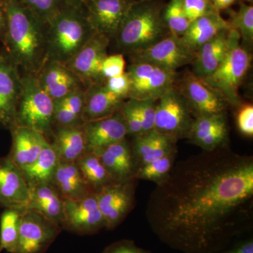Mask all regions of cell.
I'll return each instance as SVG.
<instances>
[{
  "label": "cell",
  "mask_w": 253,
  "mask_h": 253,
  "mask_svg": "<svg viewBox=\"0 0 253 253\" xmlns=\"http://www.w3.org/2000/svg\"><path fill=\"white\" fill-rule=\"evenodd\" d=\"M52 181L63 199H81L91 193V187L76 162L59 161Z\"/></svg>",
  "instance_id": "obj_28"
},
{
  "label": "cell",
  "mask_w": 253,
  "mask_h": 253,
  "mask_svg": "<svg viewBox=\"0 0 253 253\" xmlns=\"http://www.w3.org/2000/svg\"><path fill=\"white\" fill-rule=\"evenodd\" d=\"M76 163L87 184L96 191L103 186L113 182L104 165L94 153H85Z\"/></svg>",
  "instance_id": "obj_31"
},
{
  "label": "cell",
  "mask_w": 253,
  "mask_h": 253,
  "mask_svg": "<svg viewBox=\"0 0 253 253\" xmlns=\"http://www.w3.org/2000/svg\"><path fill=\"white\" fill-rule=\"evenodd\" d=\"M119 111L126 123L128 135L136 136L143 134L140 118L133 99L125 101Z\"/></svg>",
  "instance_id": "obj_38"
},
{
  "label": "cell",
  "mask_w": 253,
  "mask_h": 253,
  "mask_svg": "<svg viewBox=\"0 0 253 253\" xmlns=\"http://www.w3.org/2000/svg\"><path fill=\"white\" fill-rule=\"evenodd\" d=\"M103 253H150L136 246L131 241H121L109 246Z\"/></svg>",
  "instance_id": "obj_45"
},
{
  "label": "cell",
  "mask_w": 253,
  "mask_h": 253,
  "mask_svg": "<svg viewBox=\"0 0 253 253\" xmlns=\"http://www.w3.org/2000/svg\"><path fill=\"white\" fill-rule=\"evenodd\" d=\"M231 28L229 21L221 16L220 12H217L192 21L181 38L195 54L201 46L215 38L221 32Z\"/></svg>",
  "instance_id": "obj_25"
},
{
  "label": "cell",
  "mask_w": 253,
  "mask_h": 253,
  "mask_svg": "<svg viewBox=\"0 0 253 253\" xmlns=\"http://www.w3.org/2000/svg\"><path fill=\"white\" fill-rule=\"evenodd\" d=\"M194 118L185 98L172 86L157 100L154 129L176 143L187 139Z\"/></svg>",
  "instance_id": "obj_7"
},
{
  "label": "cell",
  "mask_w": 253,
  "mask_h": 253,
  "mask_svg": "<svg viewBox=\"0 0 253 253\" xmlns=\"http://www.w3.org/2000/svg\"><path fill=\"white\" fill-rule=\"evenodd\" d=\"M177 151L174 150L166 156L153 162L136 168L134 179L154 181L156 184L165 180L172 170Z\"/></svg>",
  "instance_id": "obj_33"
},
{
  "label": "cell",
  "mask_w": 253,
  "mask_h": 253,
  "mask_svg": "<svg viewBox=\"0 0 253 253\" xmlns=\"http://www.w3.org/2000/svg\"><path fill=\"white\" fill-rule=\"evenodd\" d=\"M126 62L123 54L107 56L101 66V75L104 81L109 78L117 77L126 73Z\"/></svg>",
  "instance_id": "obj_40"
},
{
  "label": "cell",
  "mask_w": 253,
  "mask_h": 253,
  "mask_svg": "<svg viewBox=\"0 0 253 253\" xmlns=\"http://www.w3.org/2000/svg\"><path fill=\"white\" fill-rule=\"evenodd\" d=\"M161 6L154 0H135L115 37L123 52L134 54L169 34Z\"/></svg>",
  "instance_id": "obj_4"
},
{
  "label": "cell",
  "mask_w": 253,
  "mask_h": 253,
  "mask_svg": "<svg viewBox=\"0 0 253 253\" xmlns=\"http://www.w3.org/2000/svg\"><path fill=\"white\" fill-rule=\"evenodd\" d=\"M36 76L42 87L54 102L80 88H86L66 65L57 61H46Z\"/></svg>",
  "instance_id": "obj_19"
},
{
  "label": "cell",
  "mask_w": 253,
  "mask_h": 253,
  "mask_svg": "<svg viewBox=\"0 0 253 253\" xmlns=\"http://www.w3.org/2000/svg\"><path fill=\"white\" fill-rule=\"evenodd\" d=\"M109 38L96 33L85 45L67 63L66 67L74 73L86 88L94 84H101L103 61L108 56Z\"/></svg>",
  "instance_id": "obj_12"
},
{
  "label": "cell",
  "mask_w": 253,
  "mask_h": 253,
  "mask_svg": "<svg viewBox=\"0 0 253 253\" xmlns=\"http://www.w3.org/2000/svg\"><path fill=\"white\" fill-rule=\"evenodd\" d=\"M6 28V18L4 7L0 0V41L2 42L4 41L5 33Z\"/></svg>",
  "instance_id": "obj_47"
},
{
  "label": "cell",
  "mask_w": 253,
  "mask_h": 253,
  "mask_svg": "<svg viewBox=\"0 0 253 253\" xmlns=\"http://www.w3.org/2000/svg\"><path fill=\"white\" fill-rule=\"evenodd\" d=\"M31 201V190L24 174L11 158L0 159V203L6 208L23 211Z\"/></svg>",
  "instance_id": "obj_17"
},
{
  "label": "cell",
  "mask_w": 253,
  "mask_h": 253,
  "mask_svg": "<svg viewBox=\"0 0 253 253\" xmlns=\"http://www.w3.org/2000/svg\"><path fill=\"white\" fill-rule=\"evenodd\" d=\"M91 153L99 156L114 182L135 180L134 176L137 165L126 139Z\"/></svg>",
  "instance_id": "obj_21"
},
{
  "label": "cell",
  "mask_w": 253,
  "mask_h": 253,
  "mask_svg": "<svg viewBox=\"0 0 253 253\" xmlns=\"http://www.w3.org/2000/svg\"><path fill=\"white\" fill-rule=\"evenodd\" d=\"M86 89L85 87L80 88L77 90L68 94L63 99L56 101V103H58L66 109L71 110V111L76 113L82 118L83 108H84Z\"/></svg>",
  "instance_id": "obj_43"
},
{
  "label": "cell",
  "mask_w": 253,
  "mask_h": 253,
  "mask_svg": "<svg viewBox=\"0 0 253 253\" xmlns=\"http://www.w3.org/2000/svg\"><path fill=\"white\" fill-rule=\"evenodd\" d=\"M134 180L111 182L95 192L100 211L104 217L105 227L118 226L132 208L134 201Z\"/></svg>",
  "instance_id": "obj_11"
},
{
  "label": "cell",
  "mask_w": 253,
  "mask_h": 253,
  "mask_svg": "<svg viewBox=\"0 0 253 253\" xmlns=\"http://www.w3.org/2000/svg\"><path fill=\"white\" fill-rule=\"evenodd\" d=\"M21 4L44 25L66 5L63 0H19Z\"/></svg>",
  "instance_id": "obj_36"
},
{
  "label": "cell",
  "mask_w": 253,
  "mask_h": 253,
  "mask_svg": "<svg viewBox=\"0 0 253 253\" xmlns=\"http://www.w3.org/2000/svg\"><path fill=\"white\" fill-rule=\"evenodd\" d=\"M6 18L3 49L21 73L40 71L46 60V25L19 0H1Z\"/></svg>",
  "instance_id": "obj_2"
},
{
  "label": "cell",
  "mask_w": 253,
  "mask_h": 253,
  "mask_svg": "<svg viewBox=\"0 0 253 253\" xmlns=\"http://www.w3.org/2000/svg\"><path fill=\"white\" fill-rule=\"evenodd\" d=\"M96 34L84 8L65 5L46 25V61L66 64Z\"/></svg>",
  "instance_id": "obj_3"
},
{
  "label": "cell",
  "mask_w": 253,
  "mask_h": 253,
  "mask_svg": "<svg viewBox=\"0 0 253 253\" xmlns=\"http://www.w3.org/2000/svg\"><path fill=\"white\" fill-rule=\"evenodd\" d=\"M133 101L140 118L143 134L154 129L157 100L133 99Z\"/></svg>",
  "instance_id": "obj_37"
},
{
  "label": "cell",
  "mask_w": 253,
  "mask_h": 253,
  "mask_svg": "<svg viewBox=\"0 0 253 253\" xmlns=\"http://www.w3.org/2000/svg\"><path fill=\"white\" fill-rule=\"evenodd\" d=\"M135 0H86L84 9L96 33L115 38Z\"/></svg>",
  "instance_id": "obj_14"
},
{
  "label": "cell",
  "mask_w": 253,
  "mask_h": 253,
  "mask_svg": "<svg viewBox=\"0 0 253 253\" xmlns=\"http://www.w3.org/2000/svg\"><path fill=\"white\" fill-rule=\"evenodd\" d=\"M231 42V28L222 31L195 52L193 73L201 79L211 76L225 57Z\"/></svg>",
  "instance_id": "obj_22"
},
{
  "label": "cell",
  "mask_w": 253,
  "mask_h": 253,
  "mask_svg": "<svg viewBox=\"0 0 253 253\" xmlns=\"http://www.w3.org/2000/svg\"><path fill=\"white\" fill-rule=\"evenodd\" d=\"M217 253H253V240L251 238L240 241Z\"/></svg>",
  "instance_id": "obj_46"
},
{
  "label": "cell",
  "mask_w": 253,
  "mask_h": 253,
  "mask_svg": "<svg viewBox=\"0 0 253 253\" xmlns=\"http://www.w3.org/2000/svg\"><path fill=\"white\" fill-rule=\"evenodd\" d=\"M86 152H94L126 139L127 130L120 111L109 117L88 121L83 124Z\"/></svg>",
  "instance_id": "obj_20"
},
{
  "label": "cell",
  "mask_w": 253,
  "mask_h": 253,
  "mask_svg": "<svg viewBox=\"0 0 253 253\" xmlns=\"http://www.w3.org/2000/svg\"><path fill=\"white\" fill-rule=\"evenodd\" d=\"M184 11L191 23L197 18L219 12L211 0H183Z\"/></svg>",
  "instance_id": "obj_39"
},
{
  "label": "cell",
  "mask_w": 253,
  "mask_h": 253,
  "mask_svg": "<svg viewBox=\"0 0 253 253\" xmlns=\"http://www.w3.org/2000/svg\"><path fill=\"white\" fill-rule=\"evenodd\" d=\"M239 33L231 28L230 47L217 69L204 81L221 94L227 104H239V87L251 67V56L239 44Z\"/></svg>",
  "instance_id": "obj_6"
},
{
  "label": "cell",
  "mask_w": 253,
  "mask_h": 253,
  "mask_svg": "<svg viewBox=\"0 0 253 253\" xmlns=\"http://www.w3.org/2000/svg\"><path fill=\"white\" fill-rule=\"evenodd\" d=\"M55 102L42 87L36 74L22 73V92L15 126H26L46 136L52 131Z\"/></svg>",
  "instance_id": "obj_5"
},
{
  "label": "cell",
  "mask_w": 253,
  "mask_h": 253,
  "mask_svg": "<svg viewBox=\"0 0 253 253\" xmlns=\"http://www.w3.org/2000/svg\"><path fill=\"white\" fill-rule=\"evenodd\" d=\"M22 92V73L16 63L0 50V125L15 126L16 110Z\"/></svg>",
  "instance_id": "obj_10"
},
{
  "label": "cell",
  "mask_w": 253,
  "mask_h": 253,
  "mask_svg": "<svg viewBox=\"0 0 253 253\" xmlns=\"http://www.w3.org/2000/svg\"><path fill=\"white\" fill-rule=\"evenodd\" d=\"M146 217L161 241L180 252L230 247L253 226V156L226 146L174 163L151 193Z\"/></svg>",
  "instance_id": "obj_1"
},
{
  "label": "cell",
  "mask_w": 253,
  "mask_h": 253,
  "mask_svg": "<svg viewBox=\"0 0 253 253\" xmlns=\"http://www.w3.org/2000/svg\"><path fill=\"white\" fill-rule=\"evenodd\" d=\"M125 100L108 90L104 83L91 84L85 91L83 123L112 116L119 111Z\"/></svg>",
  "instance_id": "obj_24"
},
{
  "label": "cell",
  "mask_w": 253,
  "mask_h": 253,
  "mask_svg": "<svg viewBox=\"0 0 253 253\" xmlns=\"http://www.w3.org/2000/svg\"><path fill=\"white\" fill-rule=\"evenodd\" d=\"M238 128L244 135H253V106L246 104L240 108L236 117Z\"/></svg>",
  "instance_id": "obj_44"
},
{
  "label": "cell",
  "mask_w": 253,
  "mask_h": 253,
  "mask_svg": "<svg viewBox=\"0 0 253 253\" xmlns=\"http://www.w3.org/2000/svg\"><path fill=\"white\" fill-rule=\"evenodd\" d=\"M51 146L57 154L59 161L75 163L86 153L85 136L83 125L57 126L54 132Z\"/></svg>",
  "instance_id": "obj_27"
},
{
  "label": "cell",
  "mask_w": 253,
  "mask_h": 253,
  "mask_svg": "<svg viewBox=\"0 0 253 253\" xmlns=\"http://www.w3.org/2000/svg\"><path fill=\"white\" fill-rule=\"evenodd\" d=\"M104 84L106 89L113 94L123 99H128L130 89V80L127 73H124L117 77L109 78L104 81Z\"/></svg>",
  "instance_id": "obj_41"
},
{
  "label": "cell",
  "mask_w": 253,
  "mask_h": 253,
  "mask_svg": "<svg viewBox=\"0 0 253 253\" xmlns=\"http://www.w3.org/2000/svg\"><path fill=\"white\" fill-rule=\"evenodd\" d=\"M130 89L128 99L158 100L174 86L175 71L152 63L133 61L128 68Z\"/></svg>",
  "instance_id": "obj_8"
},
{
  "label": "cell",
  "mask_w": 253,
  "mask_h": 253,
  "mask_svg": "<svg viewBox=\"0 0 253 253\" xmlns=\"http://www.w3.org/2000/svg\"><path fill=\"white\" fill-rule=\"evenodd\" d=\"M63 1L68 6L83 9V8H84L86 0H63Z\"/></svg>",
  "instance_id": "obj_49"
},
{
  "label": "cell",
  "mask_w": 253,
  "mask_h": 253,
  "mask_svg": "<svg viewBox=\"0 0 253 253\" xmlns=\"http://www.w3.org/2000/svg\"><path fill=\"white\" fill-rule=\"evenodd\" d=\"M10 130L12 146L9 158L23 170L36 161L46 139L44 134L26 126H15Z\"/></svg>",
  "instance_id": "obj_23"
},
{
  "label": "cell",
  "mask_w": 253,
  "mask_h": 253,
  "mask_svg": "<svg viewBox=\"0 0 253 253\" xmlns=\"http://www.w3.org/2000/svg\"><path fill=\"white\" fill-rule=\"evenodd\" d=\"M58 226L33 210H23L14 253H42L57 236Z\"/></svg>",
  "instance_id": "obj_9"
},
{
  "label": "cell",
  "mask_w": 253,
  "mask_h": 253,
  "mask_svg": "<svg viewBox=\"0 0 253 253\" xmlns=\"http://www.w3.org/2000/svg\"><path fill=\"white\" fill-rule=\"evenodd\" d=\"M31 201L28 208L39 212L59 225L63 222V199L51 183L29 185Z\"/></svg>",
  "instance_id": "obj_29"
},
{
  "label": "cell",
  "mask_w": 253,
  "mask_h": 253,
  "mask_svg": "<svg viewBox=\"0 0 253 253\" xmlns=\"http://www.w3.org/2000/svg\"><path fill=\"white\" fill-rule=\"evenodd\" d=\"M187 139L206 151L228 146L229 126L226 112L195 116Z\"/></svg>",
  "instance_id": "obj_18"
},
{
  "label": "cell",
  "mask_w": 253,
  "mask_h": 253,
  "mask_svg": "<svg viewBox=\"0 0 253 253\" xmlns=\"http://www.w3.org/2000/svg\"><path fill=\"white\" fill-rule=\"evenodd\" d=\"M133 61L152 63L170 71L192 63L194 53L180 37L169 33L158 42L139 52L131 54Z\"/></svg>",
  "instance_id": "obj_13"
},
{
  "label": "cell",
  "mask_w": 253,
  "mask_h": 253,
  "mask_svg": "<svg viewBox=\"0 0 253 253\" xmlns=\"http://www.w3.org/2000/svg\"><path fill=\"white\" fill-rule=\"evenodd\" d=\"M231 28L239 33L241 38L249 45L253 41V6L241 3L238 11H229Z\"/></svg>",
  "instance_id": "obj_35"
},
{
  "label": "cell",
  "mask_w": 253,
  "mask_h": 253,
  "mask_svg": "<svg viewBox=\"0 0 253 253\" xmlns=\"http://www.w3.org/2000/svg\"><path fill=\"white\" fill-rule=\"evenodd\" d=\"M22 211L6 208L0 219V253H14L19 233L20 217Z\"/></svg>",
  "instance_id": "obj_32"
},
{
  "label": "cell",
  "mask_w": 253,
  "mask_h": 253,
  "mask_svg": "<svg viewBox=\"0 0 253 253\" xmlns=\"http://www.w3.org/2000/svg\"><path fill=\"white\" fill-rule=\"evenodd\" d=\"M54 123L57 124L58 126H71L83 124L81 116L56 102L54 107Z\"/></svg>",
  "instance_id": "obj_42"
},
{
  "label": "cell",
  "mask_w": 253,
  "mask_h": 253,
  "mask_svg": "<svg viewBox=\"0 0 253 253\" xmlns=\"http://www.w3.org/2000/svg\"><path fill=\"white\" fill-rule=\"evenodd\" d=\"M163 17L169 33L180 38L191 24L184 11L183 0H170L163 11Z\"/></svg>",
  "instance_id": "obj_34"
},
{
  "label": "cell",
  "mask_w": 253,
  "mask_h": 253,
  "mask_svg": "<svg viewBox=\"0 0 253 253\" xmlns=\"http://www.w3.org/2000/svg\"><path fill=\"white\" fill-rule=\"evenodd\" d=\"M245 1H253V0H245Z\"/></svg>",
  "instance_id": "obj_50"
},
{
  "label": "cell",
  "mask_w": 253,
  "mask_h": 253,
  "mask_svg": "<svg viewBox=\"0 0 253 253\" xmlns=\"http://www.w3.org/2000/svg\"><path fill=\"white\" fill-rule=\"evenodd\" d=\"M63 216L65 225L79 234H92L105 227L95 192L81 199H63Z\"/></svg>",
  "instance_id": "obj_15"
},
{
  "label": "cell",
  "mask_w": 253,
  "mask_h": 253,
  "mask_svg": "<svg viewBox=\"0 0 253 253\" xmlns=\"http://www.w3.org/2000/svg\"><path fill=\"white\" fill-rule=\"evenodd\" d=\"M59 162L57 154L46 139L36 161L22 172L29 185L51 183Z\"/></svg>",
  "instance_id": "obj_30"
},
{
  "label": "cell",
  "mask_w": 253,
  "mask_h": 253,
  "mask_svg": "<svg viewBox=\"0 0 253 253\" xmlns=\"http://www.w3.org/2000/svg\"><path fill=\"white\" fill-rule=\"evenodd\" d=\"M179 91L195 116L226 112L228 104L220 93L193 73H186L181 81Z\"/></svg>",
  "instance_id": "obj_16"
},
{
  "label": "cell",
  "mask_w": 253,
  "mask_h": 253,
  "mask_svg": "<svg viewBox=\"0 0 253 253\" xmlns=\"http://www.w3.org/2000/svg\"><path fill=\"white\" fill-rule=\"evenodd\" d=\"M134 137L131 149L137 168L156 161L176 149L175 142L155 129Z\"/></svg>",
  "instance_id": "obj_26"
},
{
  "label": "cell",
  "mask_w": 253,
  "mask_h": 253,
  "mask_svg": "<svg viewBox=\"0 0 253 253\" xmlns=\"http://www.w3.org/2000/svg\"><path fill=\"white\" fill-rule=\"evenodd\" d=\"M211 2L217 11L227 9L235 2L236 0H211Z\"/></svg>",
  "instance_id": "obj_48"
}]
</instances>
